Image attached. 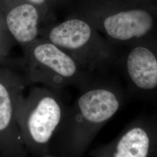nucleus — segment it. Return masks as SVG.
Instances as JSON below:
<instances>
[{
    "label": "nucleus",
    "mask_w": 157,
    "mask_h": 157,
    "mask_svg": "<svg viewBox=\"0 0 157 157\" xmlns=\"http://www.w3.org/2000/svg\"><path fill=\"white\" fill-rule=\"evenodd\" d=\"M103 74L80 89L78 98L67 108L51 145L60 157H82L98 132L123 105L125 91Z\"/></svg>",
    "instance_id": "f257e3e1"
},
{
    "label": "nucleus",
    "mask_w": 157,
    "mask_h": 157,
    "mask_svg": "<svg viewBox=\"0 0 157 157\" xmlns=\"http://www.w3.org/2000/svg\"><path fill=\"white\" fill-rule=\"evenodd\" d=\"M61 91L45 86L35 87L19 103L17 123L26 151L34 155L48 156L67 111Z\"/></svg>",
    "instance_id": "f03ea898"
},
{
    "label": "nucleus",
    "mask_w": 157,
    "mask_h": 157,
    "mask_svg": "<svg viewBox=\"0 0 157 157\" xmlns=\"http://www.w3.org/2000/svg\"><path fill=\"white\" fill-rule=\"evenodd\" d=\"M39 37L61 48L89 71L104 73L115 66L118 50L91 24L73 16L41 26Z\"/></svg>",
    "instance_id": "7ed1b4c3"
},
{
    "label": "nucleus",
    "mask_w": 157,
    "mask_h": 157,
    "mask_svg": "<svg viewBox=\"0 0 157 157\" xmlns=\"http://www.w3.org/2000/svg\"><path fill=\"white\" fill-rule=\"evenodd\" d=\"M28 84L40 83L62 90L69 86L83 89L98 74L92 73L61 48L38 37L23 48Z\"/></svg>",
    "instance_id": "20e7f679"
},
{
    "label": "nucleus",
    "mask_w": 157,
    "mask_h": 157,
    "mask_svg": "<svg viewBox=\"0 0 157 157\" xmlns=\"http://www.w3.org/2000/svg\"><path fill=\"white\" fill-rule=\"evenodd\" d=\"M95 10L79 17L91 24L117 50L142 41L157 39V10L145 6Z\"/></svg>",
    "instance_id": "39448f33"
},
{
    "label": "nucleus",
    "mask_w": 157,
    "mask_h": 157,
    "mask_svg": "<svg viewBox=\"0 0 157 157\" xmlns=\"http://www.w3.org/2000/svg\"><path fill=\"white\" fill-rule=\"evenodd\" d=\"M120 49L115 66L125 79L128 93L143 101L157 102V39Z\"/></svg>",
    "instance_id": "423d86ee"
},
{
    "label": "nucleus",
    "mask_w": 157,
    "mask_h": 157,
    "mask_svg": "<svg viewBox=\"0 0 157 157\" xmlns=\"http://www.w3.org/2000/svg\"><path fill=\"white\" fill-rule=\"evenodd\" d=\"M26 85L24 76L0 65V157H26L17 111Z\"/></svg>",
    "instance_id": "0eeeda50"
},
{
    "label": "nucleus",
    "mask_w": 157,
    "mask_h": 157,
    "mask_svg": "<svg viewBox=\"0 0 157 157\" xmlns=\"http://www.w3.org/2000/svg\"><path fill=\"white\" fill-rule=\"evenodd\" d=\"M93 157H157V116L135 119L114 140L94 152Z\"/></svg>",
    "instance_id": "6e6552de"
},
{
    "label": "nucleus",
    "mask_w": 157,
    "mask_h": 157,
    "mask_svg": "<svg viewBox=\"0 0 157 157\" xmlns=\"http://www.w3.org/2000/svg\"><path fill=\"white\" fill-rule=\"evenodd\" d=\"M0 12L7 31L22 48L39 37L43 19L37 6L29 1L0 0Z\"/></svg>",
    "instance_id": "1a4fd4ad"
},
{
    "label": "nucleus",
    "mask_w": 157,
    "mask_h": 157,
    "mask_svg": "<svg viewBox=\"0 0 157 157\" xmlns=\"http://www.w3.org/2000/svg\"><path fill=\"white\" fill-rule=\"evenodd\" d=\"M15 41L7 31L0 12V54L8 56Z\"/></svg>",
    "instance_id": "9d476101"
},
{
    "label": "nucleus",
    "mask_w": 157,
    "mask_h": 157,
    "mask_svg": "<svg viewBox=\"0 0 157 157\" xmlns=\"http://www.w3.org/2000/svg\"><path fill=\"white\" fill-rule=\"evenodd\" d=\"M0 65L8 67L16 71H25V62L24 58H12L8 56L0 54Z\"/></svg>",
    "instance_id": "9b49d317"
},
{
    "label": "nucleus",
    "mask_w": 157,
    "mask_h": 157,
    "mask_svg": "<svg viewBox=\"0 0 157 157\" xmlns=\"http://www.w3.org/2000/svg\"><path fill=\"white\" fill-rule=\"evenodd\" d=\"M31 3H32L34 6H41L45 5L46 2L47 0H28Z\"/></svg>",
    "instance_id": "f8f14e48"
}]
</instances>
